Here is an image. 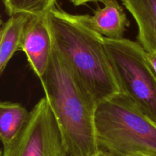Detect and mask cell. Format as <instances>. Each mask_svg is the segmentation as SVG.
Here are the masks:
<instances>
[{
	"label": "cell",
	"instance_id": "obj_3",
	"mask_svg": "<svg viewBox=\"0 0 156 156\" xmlns=\"http://www.w3.org/2000/svg\"><path fill=\"white\" fill-rule=\"evenodd\" d=\"M99 149L116 156H156V124L122 93L95 111Z\"/></svg>",
	"mask_w": 156,
	"mask_h": 156
},
{
	"label": "cell",
	"instance_id": "obj_14",
	"mask_svg": "<svg viewBox=\"0 0 156 156\" xmlns=\"http://www.w3.org/2000/svg\"><path fill=\"white\" fill-rule=\"evenodd\" d=\"M91 156H116L114 155H113L112 153L109 152H107V151L103 150V149H99L95 154H94L93 155Z\"/></svg>",
	"mask_w": 156,
	"mask_h": 156
},
{
	"label": "cell",
	"instance_id": "obj_2",
	"mask_svg": "<svg viewBox=\"0 0 156 156\" xmlns=\"http://www.w3.org/2000/svg\"><path fill=\"white\" fill-rule=\"evenodd\" d=\"M41 82L70 156H91L99 150L95 129L97 105L53 45Z\"/></svg>",
	"mask_w": 156,
	"mask_h": 156
},
{
	"label": "cell",
	"instance_id": "obj_12",
	"mask_svg": "<svg viewBox=\"0 0 156 156\" xmlns=\"http://www.w3.org/2000/svg\"><path fill=\"white\" fill-rule=\"evenodd\" d=\"M146 57L156 76V51L152 52V53L146 52Z\"/></svg>",
	"mask_w": 156,
	"mask_h": 156
},
{
	"label": "cell",
	"instance_id": "obj_7",
	"mask_svg": "<svg viewBox=\"0 0 156 156\" xmlns=\"http://www.w3.org/2000/svg\"><path fill=\"white\" fill-rule=\"evenodd\" d=\"M104 7L97 9L93 15H78L79 19L104 37L123 39L129 21L123 8L117 0H105Z\"/></svg>",
	"mask_w": 156,
	"mask_h": 156
},
{
	"label": "cell",
	"instance_id": "obj_6",
	"mask_svg": "<svg viewBox=\"0 0 156 156\" xmlns=\"http://www.w3.org/2000/svg\"><path fill=\"white\" fill-rule=\"evenodd\" d=\"M21 50L39 79L44 76L51 59L53 41L46 15H30L24 29Z\"/></svg>",
	"mask_w": 156,
	"mask_h": 156
},
{
	"label": "cell",
	"instance_id": "obj_4",
	"mask_svg": "<svg viewBox=\"0 0 156 156\" xmlns=\"http://www.w3.org/2000/svg\"><path fill=\"white\" fill-rule=\"evenodd\" d=\"M113 73L120 93L156 124V76L139 43L105 38Z\"/></svg>",
	"mask_w": 156,
	"mask_h": 156
},
{
	"label": "cell",
	"instance_id": "obj_11",
	"mask_svg": "<svg viewBox=\"0 0 156 156\" xmlns=\"http://www.w3.org/2000/svg\"><path fill=\"white\" fill-rule=\"evenodd\" d=\"M56 0H4V5L9 15H44L55 7Z\"/></svg>",
	"mask_w": 156,
	"mask_h": 156
},
{
	"label": "cell",
	"instance_id": "obj_1",
	"mask_svg": "<svg viewBox=\"0 0 156 156\" xmlns=\"http://www.w3.org/2000/svg\"><path fill=\"white\" fill-rule=\"evenodd\" d=\"M46 19L55 49L97 106L120 92L101 34L56 6Z\"/></svg>",
	"mask_w": 156,
	"mask_h": 156
},
{
	"label": "cell",
	"instance_id": "obj_9",
	"mask_svg": "<svg viewBox=\"0 0 156 156\" xmlns=\"http://www.w3.org/2000/svg\"><path fill=\"white\" fill-rule=\"evenodd\" d=\"M30 16L24 14L13 15L3 23L0 34L1 73H3L15 52L21 50L23 34Z\"/></svg>",
	"mask_w": 156,
	"mask_h": 156
},
{
	"label": "cell",
	"instance_id": "obj_5",
	"mask_svg": "<svg viewBox=\"0 0 156 156\" xmlns=\"http://www.w3.org/2000/svg\"><path fill=\"white\" fill-rule=\"evenodd\" d=\"M1 156H70L45 97L34 107L16 138L3 147Z\"/></svg>",
	"mask_w": 156,
	"mask_h": 156
},
{
	"label": "cell",
	"instance_id": "obj_10",
	"mask_svg": "<svg viewBox=\"0 0 156 156\" xmlns=\"http://www.w3.org/2000/svg\"><path fill=\"white\" fill-rule=\"evenodd\" d=\"M30 112L18 103L0 104V137L4 146L10 144L24 128Z\"/></svg>",
	"mask_w": 156,
	"mask_h": 156
},
{
	"label": "cell",
	"instance_id": "obj_8",
	"mask_svg": "<svg viewBox=\"0 0 156 156\" xmlns=\"http://www.w3.org/2000/svg\"><path fill=\"white\" fill-rule=\"evenodd\" d=\"M136 21L138 42L145 51H156V0H122Z\"/></svg>",
	"mask_w": 156,
	"mask_h": 156
},
{
	"label": "cell",
	"instance_id": "obj_13",
	"mask_svg": "<svg viewBox=\"0 0 156 156\" xmlns=\"http://www.w3.org/2000/svg\"><path fill=\"white\" fill-rule=\"evenodd\" d=\"M93 1H105V0H70L72 3L73 5L76 6H79V5H82L85 4L87 2H93Z\"/></svg>",
	"mask_w": 156,
	"mask_h": 156
}]
</instances>
